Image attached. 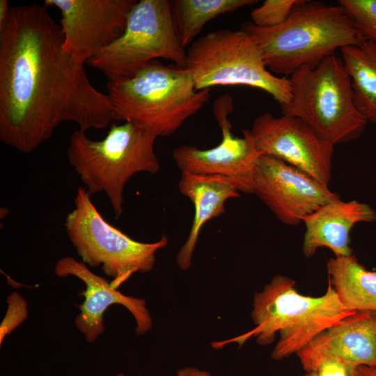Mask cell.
<instances>
[{"instance_id":"cell-1","label":"cell","mask_w":376,"mask_h":376,"mask_svg":"<svg viewBox=\"0 0 376 376\" xmlns=\"http://www.w3.org/2000/svg\"><path fill=\"white\" fill-rule=\"evenodd\" d=\"M45 6H10L0 27V139L29 153L62 123L102 129L113 120L109 95L63 48Z\"/></svg>"},{"instance_id":"cell-2","label":"cell","mask_w":376,"mask_h":376,"mask_svg":"<svg viewBox=\"0 0 376 376\" xmlns=\"http://www.w3.org/2000/svg\"><path fill=\"white\" fill-rule=\"evenodd\" d=\"M354 312L342 304L329 283L324 295L306 296L297 292L294 279L278 274L254 295L251 318L255 327L212 346L221 348L230 343L241 346L251 338L260 345H269L279 334L271 357L281 360L297 354L319 334Z\"/></svg>"},{"instance_id":"cell-3","label":"cell","mask_w":376,"mask_h":376,"mask_svg":"<svg viewBox=\"0 0 376 376\" xmlns=\"http://www.w3.org/2000/svg\"><path fill=\"white\" fill-rule=\"evenodd\" d=\"M241 29L258 44L267 69L284 77L366 40L340 4L307 0H297L288 19L279 26L263 28L249 22Z\"/></svg>"},{"instance_id":"cell-4","label":"cell","mask_w":376,"mask_h":376,"mask_svg":"<svg viewBox=\"0 0 376 376\" xmlns=\"http://www.w3.org/2000/svg\"><path fill=\"white\" fill-rule=\"evenodd\" d=\"M113 120L132 123L158 136L174 134L209 100L186 68L152 61L133 75L108 79Z\"/></svg>"},{"instance_id":"cell-5","label":"cell","mask_w":376,"mask_h":376,"mask_svg":"<svg viewBox=\"0 0 376 376\" xmlns=\"http://www.w3.org/2000/svg\"><path fill=\"white\" fill-rule=\"evenodd\" d=\"M85 132L79 129L71 134L68 162L90 196L106 194L118 219L123 213L124 189L131 178L136 173L155 174L160 169L154 150L157 137L130 122L113 125L100 141L90 139Z\"/></svg>"},{"instance_id":"cell-6","label":"cell","mask_w":376,"mask_h":376,"mask_svg":"<svg viewBox=\"0 0 376 376\" xmlns=\"http://www.w3.org/2000/svg\"><path fill=\"white\" fill-rule=\"evenodd\" d=\"M291 98L283 115L299 118L332 146L358 139L368 121L358 111L340 57L333 54L289 76Z\"/></svg>"},{"instance_id":"cell-7","label":"cell","mask_w":376,"mask_h":376,"mask_svg":"<svg viewBox=\"0 0 376 376\" xmlns=\"http://www.w3.org/2000/svg\"><path fill=\"white\" fill-rule=\"evenodd\" d=\"M186 68L197 91L216 86H246L269 93L281 107L291 98L288 78L266 67L256 40L243 29H219L192 42Z\"/></svg>"},{"instance_id":"cell-8","label":"cell","mask_w":376,"mask_h":376,"mask_svg":"<svg viewBox=\"0 0 376 376\" xmlns=\"http://www.w3.org/2000/svg\"><path fill=\"white\" fill-rule=\"evenodd\" d=\"M91 196L84 187L77 189L75 207L64 222L65 232L81 262L101 267L118 289L134 274L152 271L157 253L169 240L166 235L150 243L132 239L105 220Z\"/></svg>"},{"instance_id":"cell-9","label":"cell","mask_w":376,"mask_h":376,"mask_svg":"<svg viewBox=\"0 0 376 376\" xmlns=\"http://www.w3.org/2000/svg\"><path fill=\"white\" fill-rule=\"evenodd\" d=\"M186 56L170 1L140 0L130 10L122 36L88 63L112 79L130 76L157 58L186 68Z\"/></svg>"},{"instance_id":"cell-10","label":"cell","mask_w":376,"mask_h":376,"mask_svg":"<svg viewBox=\"0 0 376 376\" xmlns=\"http://www.w3.org/2000/svg\"><path fill=\"white\" fill-rule=\"evenodd\" d=\"M136 0H45L61 12L63 48L81 66L123 33Z\"/></svg>"},{"instance_id":"cell-11","label":"cell","mask_w":376,"mask_h":376,"mask_svg":"<svg viewBox=\"0 0 376 376\" xmlns=\"http://www.w3.org/2000/svg\"><path fill=\"white\" fill-rule=\"evenodd\" d=\"M248 132L260 155L280 159L329 186L334 146L301 120L265 113Z\"/></svg>"},{"instance_id":"cell-12","label":"cell","mask_w":376,"mask_h":376,"mask_svg":"<svg viewBox=\"0 0 376 376\" xmlns=\"http://www.w3.org/2000/svg\"><path fill=\"white\" fill-rule=\"evenodd\" d=\"M251 194L256 195L283 224L295 226L322 205L340 196L299 169L261 155L253 171Z\"/></svg>"},{"instance_id":"cell-13","label":"cell","mask_w":376,"mask_h":376,"mask_svg":"<svg viewBox=\"0 0 376 376\" xmlns=\"http://www.w3.org/2000/svg\"><path fill=\"white\" fill-rule=\"evenodd\" d=\"M233 110L230 95L219 97L214 103L213 111L222 134L219 143L204 150L183 145L174 149L173 159L182 172L235 178L242 182L245 194H251V175L261 155L248 130H242L243 137L232 133L228 114Z\"/></svg>"},{"instance_id":"cell-14","label":"cell","mask_w":376,"mask_h":376,"mask_svg":"<svg viewBox=\"0 0 376 376\" xmlns=\"http://www.w3.org/2000/svg\"><path fill=\"white\" fill-rule=\"evenodd\" d=\"M54 273L61 278L77 277L85 285L81 292L84 300L77 306L79 313L75 317V324L86 342L93 343L104 333V313L114 304L122 305L132 315L137 335H145L152 329V319L145 299L123 294L83 262L70 256L63 257L56 262Z\"/></svg>"},{"instance_id":"cell-15","label":"cell","mask_w":376,"mask_h":376,"mask_svg":"<svg viewBox=\"0 0 376 376\" xmlns=\"http://www.w3.org/2000/svg\"><path fill=\"white\" fill-rule=\"evenodd\" d=\"M305 372L329 358L342 361L352 376L361 366H376V311H359L319 334L297 354Z\"/></svg>"},{"instance_id":"cell-16","label":"cell","mask_w":376,"mask_h":376,"mask_svg":"<svg viewBox=\"0 0 376 376\" xmlns=\"http://www.w3.org/2000/svg\"><path fill=\"white\" fill-rule=\"evenodd\" d=\"M376 212L368 204L356 200L343 201L340 198L319 207L305 217L302 251L308 258L320 247L329 249L335 257L352 255L350 233L359 223L373 222Z\"/></svg>"},{"instance_id":"cell-17","label":"cell","mask_w":376,"mask_h":376,"mask_svg":"<svg viewBox=\"0 0 376 376\" xmlns=\"http://www.w3.org/2000/svg\"><path fill=\"white\" fill-rule=\"evenodd\" d=\"M178 189L191 201L194 208L189 235L176 256L178 267L187 270L191 266L202 228L207 221L224 213L226 201L240 197V192L244 193V188L235 178L182 172Z\"/></svg>"},{"instance_id":"cell-18","label":"cell","mask_w":376,"mask_h":376,"mask_svg":"<svg viewBox=\"0 0 376 376\" xmlns=\"http://www.w3.org/2000/svg\"><path fill=\"white\" fill-rule=\"evenodd\" d=\"M329 283L342 304L353 311H376V272L353 256L334 257L327 263Z\"/></svg>"},{"instance_id":"cell-19","label":"cell","mask_w":376,"mask_h":376,"mask_svg":"<svg viewBox=\"0 0 376 376\" xmlns=\"http://www.w3.org/2000/svg\"><path fill=\"white\" fill-rule=\"evenodd\" d=\"M340 51L356 107L368 123L376 125V42L365 40Z\"/></svg>"},{"instance_id":"cell-20","label":"cell","mask_w":376,"mask_h":376,"mask_svg":"<svg viewBox=\"0 0 376 376\" xmlns=\"http://www.w3.org/2000/svg\"><path fill=\"white\" fill-rule=\"evenodd\" d=\"M255 2L253 0H173L170 4L178 36L185 47L192 43L203 26L212 19Z\"/></svg>"},{"instance_id":"cell-21","label":"cell","mask_w":376,"mask_h":376,"mask_svg":"<svg viewBox=\"0 0 376 376\" xmlns=\"http://www.w3.org/2000/svg\"><path fill=\"white\" fill-rule=\"evenodd\" d=\"M339 4L362 36L376 42V0H340Z\"/></svg>"},{"instance_id":"cell-22","label":"cell","mask_w":376,"mask_h":376,"mask_svg":"<svg viewBox=\"0 0 376 376\" xmlns=\"http://www.w3.org/2000/svg\"><path fill=\"white\" fill-rule=\"evenodd\" d=\"M297 0H265L251 13L252 23L270 28L283 24L290 15Z\"/></svg>"},{"instance_id":"cell-23","label":"cell","mask_w":376,"mask_h":376,"mask_svg":"<svg viewBox=\"0 0 376 376\" xmlns=\"http://www.w3.org/2000/svg\"><path fill=\"white\" fill-rule=\"evenodd\" d=\"M7 310L0 324V345L28 318V304L24 297L17 292L7 297Z\"/></svg>"},{"instance_id":"cell-24","label":"cell","mask_w":376,"mask_h":376,"mask_svg":"<svg viewBox=\"0 0 376 376\" xmlns=\"http://www.w3.org/2000/svg\"><path fill=\"white\" fill-rule=\"evenodd\" d=\"M313 372H315L317 376H352L346 366L334 358L322 361Z\"/></svg>"},{"instance_id":"cell-25","label":"cell","mask_w":376,"mask_h":376,"mask_svg":"<svg viewBox=\"0 0 376 376\" xmlns=\"http://www.w3.org/2000/svg\"><path fill=\"white\" fill-rule=\"evenodd\" d=\"M175 376H212V375L205 370L192 366H185L179 368Z\"/></svg>"},{"instance_id":"cell-26","label":"cell","mask_w":376,"mask_h":376,"mask_svg":"<svg viewBox=\"0 0 376 376\" xmlns=\"http://www.w3.org/2000/svg\"><path fill=\"white\" fill-rule=\"evenodd\" d=\"M353 376H376V366H359L354 370Z\"/></svg>"},{"instance_id":"cell-27","label":"cell","mask_w":376,"mask_h":376,"mask_svg":"<svg viewBox=\"0 0 376 376\" xmlns=\"http://www.w3.org/2000/svg\"><path fill=\"white\" fill-rule=\"evenodd\" d=\"M10 6L7 0H0V27L3 25L8 16Z\"/></svg>"},{"instance_id":"cell-28","label":"cell","mask_w":376,"mask_h":376,"mask_svg":"<svg viewBox=\"0 0 376 376\" xmlns=\"http://www.w3.org/2000/svg\"><path fill=\"white\" fill-rule=\"evenodd\" d=\"M303 376H317L315 372H306Z\"/></svg>"},{"instance_id":"cell-29","label":"cell","mask_w":376,"mask_h":376,"mask_svg":"<svg viewBox=\"0 0 376 376\" xmlns=\"http://www.w3.org/2000/svg\"><path fill=\"white\" fill-rule=\"evenodd\" d=\"M113 376H130V375H126V374L123 373H118V374H116V375H115Z\"/></svg>"}]
</instances>
